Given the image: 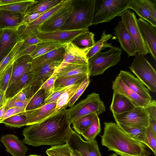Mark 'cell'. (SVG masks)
<instances>
[{"label": "cell", "instance_id": "6da1fadb", "mask_svg": "<svg viewBox=\"0 0 156 156\" xmlns=\"http://www.w3.org/2000/svg\"><path fill=\"white\" fill-rule=\"evenodd\" d=\"M68 105L42 122L28 126L23 131L24 144L37 147L60 145L66 143L72 129L66 108Z\"/></svg>", "mask_w": 156, "mask_h": 156}, {"label": "cell", "instance_id": "7a4b0ae2", "mask_svg": "<svg viewBox=\"0 0 156 156\" xmlns=\"http://www.w3.org/2000/svg\"><path fill=\"white\" fill-rule=\"evenodd\" d=\"M104 124L101 144L108 151L121 156H149L151 154L145 145L131 137L116 123L105 122Z\"/></svg>", "mask_w": 156, "mask_h": 156}, {"label": "cell", "instance_id": "3957f363", "mask_svg": "<svg viewBox=\"0 0 156 156\" xmlns=\"http://www.w3.org/2000/svg\"><path fill=\"white\" fill-rule=\"evenodd\" d=\"M72 12L60 30H78L91 25L95 0H72Z\"/></svg>", "mask_w": 156, "mask_h": 156}, {"label": "cell", "instance_id": "277c9868", "mask_svg": "<svg viewBox=\"0 0 156 156\" xmlns=\"http://www.w3.org/2000/svg\"><path fill=\"white\" fill-rule=\"evenodd\" d=\"M130 0H95L91 25L108 22L128 9Z\"/></svg>", "mask_w": 156, "mask_h": 156}, {"label": "cell", "instance_id": "5b68a950", "mask_svg": "<svg viewBox=\"0 0 156 156\" xmlns=\"http://www.w3.org/2000/svg\"><path fill=\"white\" fill-rule=\"evenodd\" d=\"M122 52L121 48L112 46L107 51H100L89 59L90 76L103 74L106 69L117 64L120 60Z\"/></svg>", "mask_w": 156, "mask_h": 156}, {"label": "cell", "instance_id": "8992f818", "mask_svg": "<svg viewBox=\"0 0 156 156\" xmlns=\"http://www.w3.org/2000/svg\"><path fill=\"white\" fill-rule=\"evenodd\" d=\"M105 111L104 102L101 99L99 94L93 92L87 98L67 109L69 119L72 122L85 115L95 113L98 116Z\"/></svg>", "mask_w": 156, "mask_h": 156}, {"label": "cell", "instance_id": "52a82bcc", "mask_svg": "<svg viewBox=\"0 0 156 156\" xmlns=\"http://www.w3.org/2000/svg\"><path fill=\"white\" fill-rule=\"evenodd\" d=\"M129 68L149 90L156 92L155 69L144 55H136Z\"/></svg>", "mask_w": 156, "mask_h": 156}, {"label": "cell", "instance_id": "ba28073f", "mask_svg": "<svg viewBox=\"0 0 156 156\" xmlns=\"http://www.w3.org/2000/svg\"><path fill=\"white\" fill-rule=\"evenodd\" d=\"M120 16L132 39L138 55L144 56L148 52L135 14L128 9L123 11Z\"/></svg>", "mask_w": 156, "mask_h": 156}, {"label": "cell", "instance_id": "9c48e42d", "mask_svg": "<svg viewBox=\"0 0 156 156\" xmlns=\"http://www.w3.org/2000/svg\"><path fill=\"white\" fill-rule=\"evenodd\" d=\"M116 123L127 126L147 127L149 118L144 107H136L129 111L121 114H113Z\"/></svg>", "mask_w": 156, "mask_h": 156}, {"label": "cell", "instance_id": "30bf717a", "mask_svg": "<svg viewBox=\"0 0 156 156\" xmlns=\"http://www.w3.org/2000/svg\"><path fill=\"white\" fill-rule=\"evenodd\" d=\"M72 0L55 13L37 28L38 33L49 32L59 30L71 14L73 9Z\"/></svg>", "mask_w": 156, "mask_h": 156}, {"label": "cell", "instance_id": "8fae6325", "mask_svg": "<svg viewBox=\"0 0 156 156\" xmlns=\"http://www.w3.org/2000/svg\"><path fill=\"white\" fill-rule=\"evenodd\" d=\"M66 143L72 150L80 152L83 156H101L95 139L85 141L80 134L73 130Z\"/></svg>", "mask_w": 156, "mask_h": 156}, {"label": "cell", "instance_id": "7c38bea8", "mask_svg": "<svg viewBox=\"0 0 156 156\" xmlns=\"http://www.w3.org/2000/svg\"><path fill=\"white\" fill-rule=\"evenodd\" d=\"M69 0H63L58 5L46 12L34 21L27 25L22 24L17 30L21 39L26 38L38 33L37 28L51 16L58 11L69 2Z\"/></svg>", "mask_w": 156, "mask_h": 156}, {"label": "cell", "instance_id": "4fadbf2b", "mask_svg": "<svg viewBox=\"0 0 156 156\" xmlns=\"http://www.w3.org/2000/svg\"><path fill=\"white\" fill-rule=\"evenodd\" d=\"M128 9L134 10L140 18L156 28V20L152 16L156 14L155 0H130Z\"/></svg>", "mask_w": 156, "mask_h": 156}, {"label": "cell", "instance_id": "5bb4252c", "mask_svg": "<svg viewBox=\"0 0 156 156\" xmlns=\"http://www.w3.org/2000/svg\"><path fill=\"white\" fill-rule=\"evenodd\" d=\"M65 48L63 61L55 70L69 63L88 64L87 55L91 48L80 49L71 42L66 43Z\"/></svg>", "mask_w": 156, "mask_h": 156}, {"label": "cell", "instance_id": "9a60e30c", "mask_svg": "<svg viewBox=\"0 0 156 156\" xmlns=\"http://www.w3.org/2000/svg\"><path fill=\"white\" fill-rule=\"evenodd\" d=\"M33 59L30 55H26L20 57L13 62L11 77L5 92L6 99L18 79L24 73L31 71Z\"/></svg>", "mask_w": 156, "mask_h": 156}, {"label": "cell", "instance_id": "2e32d148", "mask_svg": "<svg viewBox=\"0 0 156 156\" xmlns=\"http://www.w3.org/2000/svg\"><path fill=\"white\" fill-rule=\"evenodd\" d=\"M88 28L72 30H59L49 32L38 33L37 35L42 41H53L66 44L72 42L77 37L88 31Z\"/></svg>", "mask_w": 156, "mask_h": 156}, {"label": "cell", "instance_id": "e0dca14e", "mask_svg": "<svg viewBox=\"0 0 156 156\" xmlns=\"http://www.w3.org/2000/svg\"><path fill=\"white\" fill-rule=\"evenodd\" d=\"M63 60V59L47 63L32 71L33 76L27 87H40L53 74Z\"/></svg>", "mask_w": 156, "mask_h": 156}, {"label": "cell", "instance_id": "ac0fdd59", "mask_svg": "<svg viewBox=\"0 0 156 156\" xmlns=\"http://www.w3.org/2000/svg\"><path fill=\"white\" fill-rule=\"evenodd\" d=\"M130 89L144 98L152 100L149 90L138 78L129 72L121 70L118 76Z\"/></svg>", "mask_w": 156, "mask_h": 156}, {"label": "cell", "instance_id": "d6986e66", "mask_svg": "<svg viewBox=\"0 0 156 156\" xmlns=\"http://www.w3.org/2000/svg\"><path fill=\"white\" fill-rule=\"evenodd\" d=\"M56 102L45 104L37 108L25 111L20 114L25 115L27 118V126L40 122L55 112Z\"/></svg>", "mask_w": 156, "mask_h": 156}, {"label": "cell", "instance_id": "ffe728a7", "mask_svg": "<svg viewBox=\"0 0 156 156\" xmlns=\"http://www.w3.org/2000/svg\"><path fill=\"white\" fill-rule=\"evenodd\" d=\"M114 34L121 48L129 57L135 56L137 50L133 41L122 21H119L114 29Z\"/></svg>", "mask_w": 156, "mask_h": 156}, {"label": "cell", "instance_id": "44dd1931", "mask_svg": "<svg viewBox=\"0 0 156 156\" xmlns=\"http://www.w3.org/2000/svg\"><path fill=\"white\" fill-rule=\"evenodd\" d=\"M22 40L17 29L2 30L0 35V62L19 42Z\"/></svg>", "mask_w": 156, "mask_h": 156}, {"label": "cell", "instance_id": "7402d4cb", "mask_svg": "<svg viewBox=\"0 0 156 156\" xmlns=\"http://www.w3.org/2000/svg\"><path fill=\"white\" fill-rule=\"evenodd\" d=\"M137 22L148 53L156 60V28L140 18Z\"/></svg>", "mask_w": 156, "mask_h": 156}, {"label": "cell", "instance_id": "603a6c76", "mask_svg": "<svg viewBox=\"0 0 156 156\" xmlns=\"http://www.w3.org/2000/svg\"><path fill=\"white\" fill-rule=\"evenodd\" d=\"M112 89L113 91L119 93L127 98L136 107H144L151 101L141 97L131 90L118 76L113 82Z\"/></svg>", "mask_w": 156, "mask_h": 156}, {"label": "cell", "instance_id": "cb8c5ba5", "mask_svg": "<svg viewBox=\"0 0 156 156\" xmlns=\"http://www.w3.org/2000/svg\"><path fill=\"white\" fill-rule=\"evenodd\" d=\"M1 141L12 156H26L28 148L17 136L13 134L4 135Z\"/></svg>", "mask_w": 156, "mask_h": 156}, {"label": "cell", "instance_id": "d4e9b609", "mask_svg": "<svg viewBox=\"0 0 156 156\" xmlns=\"http://www.w3.org/2000/svg\"><path fill=\"white\" fill-rule=\"evenodd\" d=\"M24 14L0 10V30L17 29L23 24Z\"/></svg>", "mask_w": 156, "mask_h": 156}, {"label": "cell", "instance_id": "484cf974", "mask_svg": "<svg viewBox=\"0 0 156 156\" xmlns=\"http://www.w3.org/2000/svg\"><path fill=\"white\" fill-rule=\"evenodd\" d=\"M136 106L127 98L113 91L110 109L113 114H121L134 109Z\"/></svg>", "mask_w": 156, "mask_h": 156}, {"label": "cell", "instance_id": "4316f807", "mask_svg": "<svg viewBox=\"0 0 156 156\" xmlns=\"http://www.w3.org/2000/svg\"><path fill=\"white\" fill-rule=\"evenodd\" d=\"M65 47L52 51L33 58L31 62L32 71L38 67L50 62L63 59Z\"/></svg>", "mask_w": 156, "mask_h": 156}, {"label": "cell", "instance_id": "83f0119b", "mask_svg": "<svg viewBox=\"0 0 156 156\" xmlns=\"http://www.w3.org/2000/svg\"><path fill=\"white\" fill-rule=\"evenodd\" d=\"M57 77L82 74H89L88 64L69 63L56 70L54 73Z\"/></svg>", "mask_w": 156, "mask_h": 156}, {"label": "cell", "instance_id": "f1b7e54d", "mask_svg": "<svg viewBox=\"0 0 156 156\" xmlns=\"http://www.w3.org/2000/svg\"><path fill=\"white\" fill-rule=\"evenodd\" d=\"M63 0L36 1L26 12L24 15L45 12L62 2Z\"/></svg>", "mask_w": 156, "mask_h": 156}, {"label": "cell", "instance_id": "f546056e", "mask_svg": "<svg viewBox=\"0 0 156 156\" xmlns=\"http://www.w3.org/2000/svg\"><path fill=\"white\" fill-rule=\"evenodd\" d=\"M66 44L53 41H44L36 44V48L30 55L33 59L47 53L64 47Z\"/></svg>", "mask_w": 156, "mask_h": 156}, {"label": "cell", "instance_id": "4dcf8cb0", "mask_svg": "<svg viewBox=\"0 0 156 156\" xmlns=\"http://www.w3.org/2000/svg\"><path fill=\"white\" fill-rule=\"evenodd\" d=\"M23 41L18 42L0 62V79L7 69L17 59Z\"/></svg>", "mask_w": 156, "mask_h": 156}, {"label": "cell", "instance_id": "1f68e13d", "mask_svg": "<svg viewBox=\"0 0 156 156\" xmlns=\"http://www.w3.org/2000/svg\"><path fill=\"white\" fill-rule=\"evenodd\" d=\"M36 2L34 0H19L11 3L0 5V10L25 14L28 8Z\"/></svg>", "mask_w": 156, "mask_h": 156}, {"label": "cell", "instance_id": "d6a6232c", "mask_svg": "<svg viewBox=\"0 0 156 156\" xmlns=\"http://www.w3.org/2000/svg\"><path fill=\"white\" fill-rule=\"evenodd\" d=\"M124 132L133 139L143 143L147 127L144 126H127L116 123Z\"/></svg>", "mask_w": 156, "mask_h": 156}, {"label": "cell", "instance_id": "836d02e7", "mask_svg": "<svg viewBox=\"0 0 156 156\" xmlns=\"http://www.w3.org/2000/svg\"><path fill=\"white\" fill-rule=\"evenodd\" d=\"M88 76H89V74L57 77L55 82L54 89L81 83Z\"/></svg>", "mask_w": 156, "mask_h": 156}, {"label": "cell", "instance_id": "e575fe53", "mask_svg": "<svg viewBox=\"0 0 156 156\" xmlns=\"http://www.w3.org/2000/svg\"><path fill=\"white\" fill-rule=\"evenodd\" d=\"M112 37L111 34H106L105 30L103 31L101 36V39L95 42L94 45L87 53V56L88 60L104 49L112 47L111 44L108 43V41Z\"/></svg>", "mask_w": 156, "mask_h": 156}, {"label": "cell", "instance_id": "d590c367", "mask_svg": "<svg viewBox=\"0 0 156 156\" xmlns=\"http://www.w3.org/2000/svg\"><path fill=\"white\" fill-rule=\"evenodd\" d=\"M94 36V34L88 31L77 37L71 42L80 49L91 48L95 44Z\"/></svg>", "mask_w": 156, "mask_h": 156}, {"label": "cell", "instance_id": "8d00e7d4", "mask_svg": "<svg viewBox=\"0 0 156 156\" xmlns=\"http://www.w3.org/2000/svg\"><path fill=\"white\" fill-rule=\"evenodd\" d=\"M33 75V72L31 71L22 75L16 83L7 99L15 96L22 90L27 87L31 82Z\"/></svg>", "mask_w": 156, "mask_h": 156}, {"label": "cell", "instance_id": "74e56055", "mask_svg": "<svg viewBox=\"0 0 156 156\" xmlns=\"http://www.w3.org/2000/svg\"><path fill=\"white\" fill-rule=\"evenodd\" d=\"M101 131L100 119L96 115L90 125L81 135L87 141H90L95 139Z\"/></svg>", "mask_w": 156, "mask_h": 156}, {"label": "cell", "instance_id": "f35d334b", "mask_svg": "<svg viewBox=\"0 0 156 156\" xmlns=\"http://www.w3.org/2000/svg\"><path fill=\"white\" fill-rule=\"evenodd\" d=\"M82 82L70 86L61 95L56 102V111L68 105L69 101L74 94Z\"/></svg>", "mask_w": 156, "mask_h": 156}, {"label": "cell", "instance_id": "ab89813d", "mask_svg": "<svg viewBox=\"0 0 156 156\" xmlns=\"http://www.w3.org/2000/svg\"><path fill=\"white\" fill-rule=\"evenodd\" d=\"M96 115L95 113L90 114L73 121V128L75 132L81 134L90 125Z\"/></svg>", "mask_w": 156, "mask_h": 156}, {"label": "cell", "instance_id": "60d3db41", "mask_svg": "<svg viewBox=\"0 0 156 156\" xmlns=\"http://www.w3.org/2000/svg\"><path fill=\"white\" fill-rule=\"evenodd\" d=\"M48 95L42 90H37L27 104L25 111L34 109L45 105V100Z\"/></svg>", "mask_w": 156, "mask_h": 156}, {"label": "cell", "instance_id": "b9f144b4", "mask_svg": "<svg viewBox=\"0 0 156 156\" xmlns=\"http://www.w3.org/2000/svg\"><path fill=\"white\" fill-rule=\"evenodd\" d=\"M72 149L66 143L62 145L51 146L46 151L48 156H71Z\"/></svg>", "mask_w": 156, "mask_h": 156}, {"label": "cell", "instance_id": "7bdbcfd3", "mask_svg": "<svg viewBox=\"0 0 156 156\" xmlns=\"http://www.w3.org/2000/svg\"><path fill=\"white\" fill-rule=\"evenodd\" d=\"M27 118L24 115L19 114L3 120L1 123L7 126L20 128L27 126Z\"/></svg>", "mask_w": 156, "mask_h": 156}, {"label": "cell", "instance_id": "ee69618b", "mask_svg": "<svg viewBox=\"0 0 156 156\" xmlns=\"http://www.w3.org/2000/svg\"><path fill=\"white\" fill-rule=\"evenodd\" d=\"M156 135L148 126L147 127L143 144L147 146L156 156Z\"/></svg>", "mask_w": 156, "mask_h": 156}, {"label": "cell", "instance_id": "f6af8a7d", "mask_svg": "<svg viewBox=\"0 0 156 156\" xmlns=\"http://www.w3.org/2000/svg\"><path fill=\"white\" fill-rule=\"evenodd\" d=\"M89 77V76H88L81 83L80 85L77 89L74 94L70 100L68 104V106L69 107H71L73 106L76 101L87 87L90 82Z\"/></svg>", "mask_w": 156, "mask_h": 156}, {"label": "cell", "instance_id": "bcb514c9", "mask_svg": "<svg viewBox=\"0 0 156 156\" xmlns=\"http://www.w3.org/2000/svg\"><path fill=\"white\" fill-rule=\"evenodd\" d=\"M32 97L24 101H21L15 96L7 99L5 106L6 109L14 107L25 109Z\"/></svg>", "mask_w": 156, "mask_h": 156}, {"label": "cell", "instance_id": "7dc6e473", "mask_svg": "<svg viewBox=\"0 0 156 156\" xmlns=\"http://www.w3.org/2000/svg\"><path fill=\"white\" fill-rule=\"evenodd\" d=\"M12 65L7 69L0 79V90L5 92L8 87L11 77Z\"/></svg>", "mask_w": 156, "mask_h": 156}, {"label": "cell", "instance_id": "c3c4849f", "mask_svg": "<svg viewBox=\"0 0 156 156\" xmlns=\"http://www.w3.org/2000/svg\"><path fill=\"white\" fill-rule=\"evenodd\" d=\"M57 77L55 74H53L50 78L40 87L38 90H42L49 95L54 90L55 82Z\"/></svg>", "mask_w": 156, "mask_h": 156}, {"label": "cell", "instance_id": "681fc988", "mask_svg": "<svg viewBox=\"0 0 156 156\" xmlns=\"http://www.w3.org/2000/svg\"><path fill=\"white\" fill-rule=\"evenodd\" d=\"M36 87H27L16 96V97L21 101H24L32 96L37 91L34 90Z\"/></svg>", "mask_w": 156, "mask_h": 156}, {"label": "cell", "instance_id": "f907efd6", "mask_svg": "<svg viewBox=\"0 0 156 156\" xmlns=\"http://www.w3.org/2000/svg\"><path fill=\"white\" fill-rule=\"evenodd\" d=\"M70 86L61 87L54 89L53 92L49 94L46 99L45 101V104H47L56 102L61 95Z\"/></svg>", "mask_w": 156, "mask_h": 156}, {"label": "cell", "instance_id": "816d5d0a", "mask_svg": "<svg viewBox=\"0 0 156 156\" xmlns=\"http://www.w3.org/2000/svg\"><path fill=\"white\" fill-rule=\"evenodd\" d=\"M42 41L37 37V35L30 36L25 40L21 46L20 51H22L27 47L32 45L37 44Z\"/></svg>", "mask_w": 156, "mask_h": 156}, {"label": "cell", "instance_id": "f5cc1de1", "mask_svg": "<svg viewBox=\"0 0 156 156\" xmlns=\"http://www.w3.org/2000/svg\"><path fill=\"white\" fill-rule=\"evenodd\" d=\"M149 119H156V101L152 100L144 107Z\"/></svg>", "mask_w": 156, "mask_h": 156}, {"label": "cell", "instance_id": "db71d44e", "mask_svg": "<svg viewBox=\"0 0 156 156\" xmlns=\"http://www.w3.org/2000/svg\"><path fill=\"white\" fill-rule=\"evenodd\" d=\"M25 111V109L24 108L14 107L9 108L6 110L3 115L2 121L6 118L20 114Z\"/></svg>", "mask_w": 156, "mask_h": 156}, {"label": "cell", "instance_id": "11a10c76", "mask_svg": "<svg viewBox=\"0 0 156 156\" xmlns=\"http://www.w3.org/2000/svg\"><path fill=\"white\" fill-rule=\"evenodd\" d=\"M45 12L42 13H34L29 15H24L23 24L27 25L30 23L36 20Z\"/></svg>", "mask_w": 156, "mask_h": 156}, {"label": "cell", "instance_id": "9f6ffc18", "mask_svg": "<svg viewBox=\"0 0 156 156\" xmlns=\"http://www.w3.org/2000/svg\"><path fill=\"white\" fill-rule=\"evenodd\" d=\"M36 47V44L32 45L27 47L22 51H19L17 56V59L23 56L30 55L35 50Z\"/></svg>", "mask_w": 156, "mask_h": 156}, {"label": "cell", "instance_id": "6f0895ef", "mask_svg": "<svg viewBox=\"0 0 156 156\" xmlns=\"http://www.w3.org/2000/svg\"><path fill=\"white\" fill-rule=\"evenodd\" d=\"M6 100L5 92L0 90V108L5 106Z\"/></svg>", "mask_w": 156, "mask_h": 156}, {"label": "cell", "instance_id": "680465c9", "mask_svg": "<svg viewBox=\"0 0 156 156\" xmlns=\"http://www.w3.org/2000/svg\"><path fill=\"white\" fill-rule=\"evenodd\" d=\"M149 126L155 135H156V119H149Z\"/></svg>", "mask_w": 156, "mask_h": 156}, {"label": "cell", "instance_id": "91938a15", "mask_svg": "<svg viewBox=\"0 0 156 156\" xmlns=\"http://www.w3.org/2000/svg\"><path fill=\"white\" fill-rule=\"evenodd\" d=\"M6 110L5 106L0 108V123L2 122V117Z\"/></svg>", "mask_w": 156, "mask_h": 156}, {"label": "cell", "instance_id": "94428289", "mask_svg": "<svg viewBox=\"0 0 156 156\" xmlns=\"http://www.w3.org/2000/svg\"><path fill=\"white\" fill-rule=\"evenodd\" d=\"M71 156H83L79 151L75 150H72Z\"/></svg>", "mask_w": 156, "mask_h": 156}, {"label": "cell", "instance_id": "6125c7cd", "mask_svg": "<svg viewBox=\"0 0 156 156\" xmlns=\"http://www.w3.org/2000/svg\"><path fill=\"white\" fill-rule=\"evenodd\" d=\"M110 156H117V154L115 153H113L111 155H110Z\"/></svg>", "mask_w": 156, "mask_h": 156}, {"label": "cell", "instance_id": "be15d7a7", "mask_svg": "<svg viewBox=\"0 0 156 156\" xmlns=\"http://www.w3.org/2000/svg\"><path fill=\"white\" fill-rule=\"evenodd\" d=\"M29 156H41L38 155H35V154H32V155H29Z\"/></svg>", "mask_w": 156, "mask_h": 156}, {"label": "cell", "instance_id": "e7e4bbea", "mask_svg": "<svg viewBox=\"0 0 156 156\" xmlns=\"http://www.w3.org/2000/svg\"><path fill=\"white\" fill-rule=\"evenodd\" d=\"M1 31H2V30H0V35L1 34Z\"/></svg>", "mask_w": 156, "mask_h": 156}, {"label": "cell", "instance_id": "03108f58", "mask_svg": "<svg viewBox=\"0 0 156 156\" xmlns=\"http://www.w3.org/2000/svg\"><path fill=\"white\" fill-rule=\"evenodd\" d=\"M0 142H1V138H0V147L1 146Z\"/></svg>", "mask_w": 156, "mask_h": 156}]
</instances>
